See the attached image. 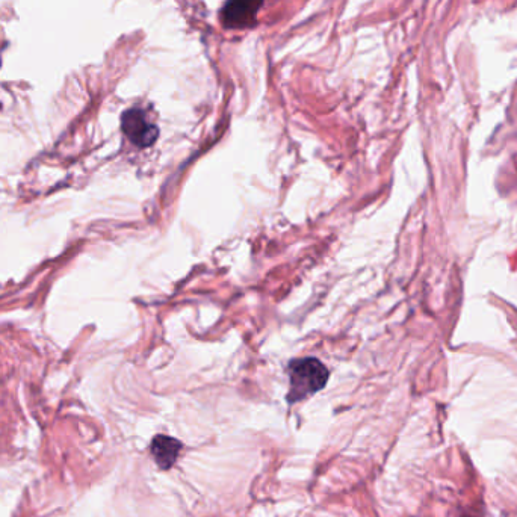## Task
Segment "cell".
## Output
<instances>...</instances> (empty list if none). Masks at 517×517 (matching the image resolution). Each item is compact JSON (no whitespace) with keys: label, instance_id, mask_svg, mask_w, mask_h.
Returning <instances> with one entry per match:
<instances>
[{"label":"cell","instance_id":"obj_1","mask_svg":"<svg viewBox=\"0 0 517 517\" xmlns=\"http://www.w3.org/2000/svg\"><path fill=\"white\" fill-rule=\"evenodd\" d=\"M288 374L291 380L288 401L291 404L312 397L313 394L324 389L329 380V369L312 357L292 360L288 366Z\"/></svg>","mask_w":517,"mask_h":517},{"label":"cell","instance_id":"obj_2","mask_svg":"<svg viewBox=\"0 0 517 517\" xmlns=\"http://www.w3.org/2000/svg\"><path fill=\"white\" fill-rule=\"evenodd\" d=\"M121 127L124 135L138 147H150L159 137L158 127L150 123L143 109L132 108L124 112Z\"/></svg>","mask_w":517,"mask_h":517},{"label":"cell","instance_id":"obj_3","mask_svg":"<svg viewBox=\"0 0 517 517\" xmlns=\"http://www.w3.org/2000/svg\"><path fill=\"white\" fill-rule=\"evenodd\" d=\"M264 0H227L223 8V22L227 28L242 29L256 22Z\"/></svg>","mask_w":517,"mask_h":517},{"label":"cell","instance_id":"obj_4","mask_svg":"<svg viewBox=\"0 0 517 517\" xmlns=\"http://www.w3.org/2000/svg\"><path fill=\"white\" fill-rule=\"evenodd\" d=\"M150 451H152L156 465L164 469V471H168V469L173 468L174 463L179 459L180 451H182V443L174 439V437L159 434V436L153 439Z\"/></svg>","mask_w":517,"mask_h":517}]
</instances>
